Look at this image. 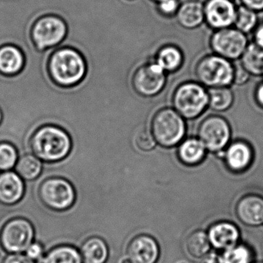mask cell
<instances>
[{
	"label": "cell",
	"mask_w": 263,
	"mask_h": 263,
	"mask_svg": "<svg viewBox=\"0 0 263 263\" xmlns=\"http://www.w3.org/2000/svg\"><path fill=\"white\" fill-rule=\"evenodd\" d=\"M52 81L62 87L78 85L85 78L87 64L81 53L72 47H57L48 61Z\"/></svg>",
	"instance_id": "6da1fadb"
},
{
	"label": "cell",
	"mask_w": 263,
	"mask_h": 263,
	"mask_svg": "<svg viewBox=\"0 0 263 263\" xmlns=\"http://www.w3.org/2000/svg\"><path fill=\"white\" fill-rule=\"evenodd\" d=\"M30 152L45 162L63 161L70 155L72 141L70 135L59 126L47 124L38 128L31 137Z\"/></svg>",
	"instance_id": "7a4b0ae2"
},
{
	"label": "cell",
	"mask_w": 263,
	"mask_h": 263,
	"mask_svg": "<svg viewBox=\"0 0 263 263\" xmlns=\"http://www.w3.org/2000/svg\"><path fill=\"white\" fill-rule=\"evenodd\" d=\"M185 132L184 118L175 109H161L154 116L152 133L160 145L166 147L176 145L183 139Z\"/></svg>",
	"instance_id": "3957f363"
},
{
	"label": "cell",
	"mask_w": 263,
	"mask_h": 263,
	"mask_svg": "<svg viewBox=\"0 0 263 263\" xmlns=\"http://www.w3.org/2000/svg\"><path fill=\"white\" fill-rule=\"evenodd\" d=\"M175 110L186 119L201 115L209 105V95L201 84L189 82L180 85L173 96Z\"/></svg>",
	"instance_id": "277c9868"
},
{
	"label": "cell",
	"mask_w": 263,
	"mask_h": 263,
	"mask_svg": "<svg viewBox=\"0 0 263 263\" xmlns=\"http://www.w3.org/2000/svg\"><path fill=\"white\" fill-rule=\"evenodd\" d=\"M195 73L203 85L209 87H228L233 82L234 66L222 57L209 55L198 62Z\"/></svg>",
	"instance_id": "5b68a950"
},
{
	"label": "cell",
	"mask_w": 263,
	"mask_h": 263,
	"mask_svg": "<svg viewBox=\"0 0 263 263\" xmlns=\"http://www.w3.org/2000/svg\"><path fill=\"white\" fill-rule=\"evenodd\" d=\"M67 34V26L64 20L54 15H47L33 24L31 38L39 51L58 47Z\"/></svg>",
	"instance_id": "8992f818"
},
{
	"label": "cell",
	"mask_w": 263,
	"mask_h": 263,
	"mask_svg": "<svg viewBox=\"0 0 263 263\" xmlns=\"http://www.w3.org/2000/svg\"><path fill=\"white\" fill-rule=\"evenodd\" d=\"M34 231L30 221L24 218H14L9 221L0 232V243L9 252L27 250L33 239Z\"/></svg>",
	"instance_id": "52a82bcc"
},
{
	"label": "cell",
	"mask_w": 263,
	"mask_h": 263,
	"mask_svg": "<svg viewBox=\"0 0 263 263\" xmlns=\"http://www.w3.org/2000/svg\"><path fill=\"white\" fill-rule=\"evenodd\" d=\"M41 201L47 207L54 210H65L73 205L75 192L70 182L63 178H49L39 189Z\"/></svg>",
	"instance_id": "ba28073f"
},
{
	"label": "cell",
	"mask_w": 263,
	"mask_h": 263,
	"mask_svg": "<svg viewBox=\"0 0 263 263\" xmlns=\"http://www.w3.org/2000/svg\"><path fill=\"white\" fill-rule=\"evenodd\" d=\"M248 45L246 34L235 28L220 29L211 38L213 51L229 61L241 58Z\"/></svg>",
	"instance_id": "9c48e42d"
},
{
	"label": "cell",
	"mask_w": 263,
	"mask_h": 263,
	"mask_svg": "<svg viewBox=\"0 0 263 263\" xmlns=\"http://www.w3.org/2000/svg\"><path fill=\"white\" fill-rule=\"evenodd\" d=\"M231 137V129L226 119L218 116L205 118L198 128V139L211 152L222 150Z\"/></svg>",
	"instance_id": "30bf717a"
},
{
	"label": "cell",
	"mask_w": 263,
	"mask_h": 263,
	"mask_svg": "<svg viewBox=\"0 0 263 263\" xmlns=\"http://www.w3.org/2000/svg\"><path fill=\"white\" fill-rule=\"evenodd\" d=\"M165 82V71L156 63L140 67L132 80L137 93L144 97L158 95L164 87Z\"/></svg>",
	"instance_id": "8fae6325"
},
{
	"label": "cell",
	"mask_w": 263,
	"mask_h": 263,
	"mask_svg": "<svg viewBox=\"0 0 263 263\" xmlns=\"http://www.w3.org/2000/svg\"><path fill=\"white\" fill-rule=\"evenodd\" d=\"M204 13L208 24L220 30L234 24L236 9L232 0H209L204 6Z\"/></svg>",
	"instance_id": "7c38bea8"
},
{
	"label": "cell",
	"mask_w": 263,
	"mask_h": 263,
	"mask_svg": "<svg viewBox=\"0 0 263 263\" xmlns=\"http://www.w3.org/2000/svg\"><path fill=\"white\" fill-rule=\"evenodd\" d=\"M158 253V245L147 236L138 237L128 248V258L133 263H155Z\"/></svg>",
	"instance_id": "4fadbf2b"
},
{
	"label": "cell",
	"mask_w": 263,
	"mask_h": 263,
	"mask_svg": "<svg viewBox=\"0 0 263 263\" xmlns=\"http://www.w3.org/2000/svg\"><path fill=\"white\" fill-rule=\"evenodd\" d=\"M25 56L17 46L13 44L0 47V73L12 77L22 71L25 66Z\"/></svg>",
	"instance_id": "5bb4252c"
},
{
	"label": "cell",
	"mask_w": 263,
	"mask_h": 263,
	"mask_svg": "<svg viewBox=\"0 0 263 263\" xmlns=\"http://www.w3.org/2000/svg\"><path fill=\"white\" fill-rule=\"evenodd\" d=\"M24 184L15 172H5L0 174V203L13 204L22 198Z\"/></svg>",
	"instance_id": "9a60e30c"
},
{
	"label": "cell",
	"mask_w": 263,
	"mask_h": 263,
	"mask_svg": "<svg viewBox=\"0 0 263 263\" xmlns=\"http://www.w3.org/2000/svg\"><path fill=\"white\" fill-rule=\"evenodd\" d=\"M238 218L248 226L263 224V198L249 195L241 200L237 208Z\"/></svg>",
	"instance_id": "2e32d148"
},
{
	"label": "cell",
	"mask_w": 263,
	"mask_h": 263,
	"mask_svg": "<svg viewBox=\"0 0 263 263\" xmlns=\"http://www.w3.org/2000/svg\"><path fill=\"white\" fill-rule=\"evenodd\" d=\"M176 16L178 24L184 28H196L204 21V6L195 0L187 1L180 6Z\"/></svg>",
	"instance_id": "e0dca14e"
},
{
	"label": "cell",
	"mask_w": 263,
	"mask_h": 263,
	"mask_svg": "<svg viewBox=\"0 0 263 263\" xmlns=\"http://www.w3.org/2000/svg\"><path fill=\"white\" fill-rule=\"evenodd\" d=\"M239 233L233 224L219 223L209 231L210 242L217 249H228L233 247L238 241Z\"/></svg>",
	"instance_id": "ac0fdd59"
},
{
	"label": "cell",
	"mask_w": 263,
	"mask_h": 263,
	"mask_svg": "<svg viewBox=\"0 0 263 263\" xmlns=\"http://www.w3.org/2000/svg\"><path fill=\"white\" fill-rule=\"evenodd\" d=\"M250 147L244 142H236L229 146L226 152V161L231 168L241 171L246 168L252 161Z\"/></svg>",
	"instance_id": "d6986e66"
},
{
	"label": "cell",
	"mask_w": 263,
	"mask_h": 263,
	"mask_svg": "<svg viewBox=\"0 0 263 263\" xmlns=\"http://www.w3.org/2000/svg\"><path fill=\"white\" fill-rule=\"evenodd\" d=\"M241 64L250 75H263V47L255 42L249 44L241 55Z\"/></svg>",
	"instance_id": "ffe728a7"
},
{
	"label": "cell",
	"mask_w": 263,
	"mask_h": 263,
	"mask_svg": "<svg viewBox=\"0 0 263 263\" xmlns=\"http://www.w3.org/2000/svg\"><path fill=\"white\" fill-rule=\"evenodd\" d=\"M84 263H104L108 255L105 242L99 238L87 240L81 247Z\"/></svg>",
	"instance_id": "44dd1931"
},
{
	"label": "cell",
	"mask_w": 263,
	"mask_h": 263,
	"mask_svg": "<svg viewBox=\"0 0 263 263\" xmlns=\"http://www.w3.org/2000/svg\"><path fill=\"white\" fill-rule=\"evenodd\" d=\"M205 149L199 139L189 138L180 146L178 155L183 162L187 164H195L204 158Z\"/></svg>",
	"instance_id": "7402d4cb"
},
{
	"label": "cell",
	"mask_w": 263,
	"mask_h": 263,
	"mask_svg": "<svg viewBox=\"0 0 263 263\" xmlns=\"http://www.w3.org/2000/svg\"><path fill=\"white\" fill-rule=\"evenodd\" d=\"M182 61V53L179 49L174 46H167L159 50L155 63L164 71L172 72L179 68Z\"/></svg>",
	"instance_id": "603a6c76"
},
{
	"label": "cell",
	"mask_w": 263,
	"mask_h": 263,
	"mask_svg": "<svg viewBox=\"0 0 263 263\" xmlns=\"http://www.w3.org/2000/svg\"><path fill=\"white\" fill-rule=\"evenodd\" d=\"M208 95L209 107L216 111L228 110L233 103V93L228 87H210Z\"/></svg>",
	"instance_id": "cb8c5ba5"
},
{
	"label": "cell",
	"mask_w": 263,
	"mask_h": 263,
	"mask_svg": "<svg viewBox=\"0 0 263 263\" xmlns=\"http://www.w3.org/2000/svg\"><path fill=\"white\" fill-rule=\"evenodd\" d=\"M41 160L32 154H25L18 159L16 171L24 179L33 180L39 176L42 171Z\"/></svg>",
	"instance_id": "d4e9b609"
},
{
	"label": "cell",
	"mask_w": 263,
	"mask_h": 263,
	"mask_svg": "<svg viewBox=\"0 0 263 263\" xmlns=\"http://www.w3.org/2000/svg\"><path fill=\"white\" fill-rule=\"evenodd\" d=\"M43 263H82V258L75 248L63 246L52 249Z\"/></svg>",
	"instance_id": "484cf974"
},
{
	"label": "cell",
	"mask_w": 263,
	"mask_h": 263,
	"mask_svg": "<svg viewBox=\"0 0 263 263\" xmlns=\"http://www.w3.org/2000/svg\"><path fill=\"white\" fill-rule=\"evenodd\" d=\"M210 249V240L204 232L198 231L191 234L186 241V249L191 256L203 257Z\"/></svg>",
	"instance_id": "4316f807"
},
{
	"label": "cell",
	"mask_w": 263,
	"mask_h": 263,
	"mask_svg": "<svg viewBox=\"0 0 263 263\" xmlns=\"http://www.w3.org/2000/svg\"><path fill=\"white\" fill-rule=\"evenodd\" d=\"M257 23L258 18L255 11L244 5L236 9V15L234 22L235 29L246 34L256 27Z\"/></svg>",
	"instance_id": "83f0119b"
},
{
	"label": "cell",
	"mask_w": 263,
	"mask_h": 263,
	"mask_svg": "<svg viewBox=\"0 0 263 263\" xmlns=\"http://www.w3.org/2000/svg\"><path fill=\"white\" fill-rule=\"evenodd\" d=\"M19 159V152L13 144L7 141L0 142V171L11 170Z\"/></svg>",
	"instance_id": "f1b7e54d"
},
{
	"label": "cell",
	"mask_w": 263,
	"mask_h": 263,
	"mask_svg": "<svg viewBox=\"0 0 263 263\" xmlns=\"http://www.w3.org/2000/svg\"><path fill=\"white\" fill-rule=\"evenodd\" d=\"M221 258L222 263H249L251 252L246 246H235L226 249Z\"/></svg>",
	"instance_id": "f546056e"
},
{
	"label": "cell",
	"mask_w": 263,
	"mask_h": 263,
	"mask_svg": "<svg viewBox=\"0 0 263 263\" xmlns=\"http://www.w3.org/2000/svg\"><path fill=\"white\" fill-rule=\"evenodd\" d=\"M135 142H136L137 147L143 152L152 151V149L155 148L157 144L152 132H147V130L140 132L137 135Z\"/></svg>",
	"instance_id": "4dcf8cb0"
},
{
	"label": "cell",
	"mask_w": 263,
	"mask_h": 263,
	"mask_svg": "<svg viewBox=\"0 0 263 263\" xmlns=\"http://www.w3.org/2000/svg\"><path fill=\"white\" fill-rule=\"evenodd\" d=\"M179 7L178 0H164L159 3L158 9L163 14L172 16L177 13Z\"/></svg>",
	"instance_id": "1f68e13d"
},
{
	"label": "cell",
	"mask_w": 263,
	"mask_h": 263,
	"mask_svg": "<svg viewBox=\"0 0 263 263\" xmlns=\"http://www.w3.org/2000/svg\"><path fill=\"white\" fill-rule=\"evenodd\" d=\"M250 78V73L243 67L241 64L234 66L233 83L238 85L246 84Z\"/></svg>",
	"instance_id": "d6a6232c"
},
{
	"label": "cell",
	"mask_w": 263,
	"mask_h": 263,
	"mask_svg": "<svg viewBox=\"0 0 263 263\" xmlns=\"http://www.w3.org/2000/svg\"><path fill=\"white\" fill-rule=\"evenodd\" d=\"M3 263H34L33 259L21 254H12L6 257Z\"/></svg>",
	"instance_id": "836d02e7"
},
{
	"label": "cell",
	"mask_w": 263,
	"mask_h": 263,
	"mask_svg": "<svg viewBox=\"0 0 263 263\" xmlns=\"http://www.w3.org/2000/svg\"><path fill=\"white\" fill-rule=\"evenodd\" d=\"M27 256L31 259H38L41 258L43 254L42 246L37 243L30 245V247L27 249Z\"/></svg>",
	"instance_id": "e575fe53"
},
{
	"label": "cell",
	"mask_w": 263,
	"mask_h": 263,
	"mask_svg": "<svg viewBox=\"0 0 263 263\" xmlns=\"http://www.w3.org/2000/svg\"><path fill=\"white\" fill-rule=\"evenodd\" d=\"M243 5L253 11H262L263 0H241Z\"/></svg>",
	"instance_id": "d590c367"
},
{
	"label": "cell",
	"mask_w": 263,
	"mask_h": 263,
	"mask_svg": "<svg viewBox=\"0 0 263 263\" xmlns=\"http://www.w3.org/2000/svg\"><path fill=\"white\" fill-rule=\"evenodd\" d=\"M200 263H222V258L215 252H209L202 257Z\"/></svg>",
	"instance_id": "8d00e7d4"
},
{
	"label": "cell",
	"mask_w": 263,
	"mask_h": 263,
	"mask_svg": "<svg viewBox=\"0 0 263 263\" xmlns=\"http://www.w3.org/2000/svg\"><path fill=\"white\" fill-rule=\"evenodd\" d=\"M254 38L255 44L263 47V23L255 29Z\"/></svg>",
	"instance_id": "74e56055"
},
{
	"label": "cell",
	"mask_w": 263,
	"mask_h": 263,
	"mask_svg": "<svg viewBox=\"0 0 263 263\" xmlns=\"http://www.w3.org/2000/svg\"><path fill=\"white\" fill-rule=\"evenodd\" d=\"M255 98H256L258 104L263 107V83L259 84L257 87L256 91H255Z\"/></svg>",
	"instance_id": "f35d334b"
},
{
	"label": "cell",
	"mask_w": 263,
	"mask_h": 263,
	"mask_svg": "<svg viewBox=\"0 0 263 263\" xmlns=\"http://www.w3.org/2000/svg\"><path fill=\"white\" fill-rule=\"evenodd\" d=\"M119 263H133L132 261V260L127 257V258H124L120 261Z\"/></svg>",
	"instance_id": "ab89813d"
},
{
	"label": "cell",
	"mask_w": 263,
	"mask_h": 263,
	"mask_svg": "<svg viewBox=\"0 0 263 263\" xmlns=\"http://www.w3.org/2000/svg\"><path fill=\"white\" fill-rule=\"evenodd\" d=\"M3 118H4V115H3L2 110L0 109V124L2 123Z\"/></svg>",
	"instance_id": "60d3db41"
},
{
	"label": "cell",
	"mask_w": 263,
	"mask_h": 263,
	"mask_svg": "<svg viewBox=\"0 0 263 263\" xmlns=\"http://www.w3.org/2000/svg\"><path fill=\"white\" fill-rule=\"evenodd\" d=\"M154 1H156V2H161V1H164V0H154Z\"/></svg>",
	"instance_id": "b9f144b4"
},
{
	"label": "cell",
	"mask_w": 263,
	"mask_h": 263,
	"mask_svg": "<svg viewBox=\"0 0 263 263\" xmlns=\"http://www.w3.org/2000/svg\"><path fill=\"white\" fill-rule=\"evenodd\" d=\"M125 1H132V0H125Z\"/></svg>",
	"instance_id": "7bdbcfd3"
},
{
	"label": "cell",
	"mask_w": 263,
	"mask_h": 263,
	"mask_svg": "<svg viewBox=\"0 0 263 263\" xmlns=\"http://www.w3.org/2000/svg\"><path fill=\"white\" fill-rule=\"evenodd\" d=\"M178 263H186V262H178Z\"/></svg>",
	"instance_id": "ee69618b"
}]
</instances>
